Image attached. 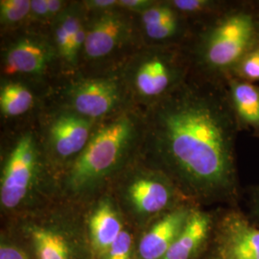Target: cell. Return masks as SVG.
<instances>
[{"label":"cell","instance_id":"9c48e42d","mask_svg":"<svg viewBox=\"0 0 259 259\" xmlns=\"http://www.w3.org/2000/svg\"><path fill=\"white\" fill-rule=\"evenodd\" d=\"M93 120L73 111H65L52 121L49 128V144L57 157L78 156L92 138Z\"/></svg>","mask_w":259,"mask_h":259},{"label":"cell","instance_id":"5b68a950","mask_svg":"<svg viewBox=\"0 0 259 259\" xmlns=\"http://www.w3.org/2000/svg\"><path fill=\"white\" fill-rule=\"evenodd\" d=\"M38 152L35 138H19L5 162L1 177L0 200L3 207L13 209L27 196L37 169Z\"/></svg>","mask_w":259,"mask_h":259},{"label":"cell","instance_id":"30bf717a","mask_svg":"<svg viewBox=\"0 0 259 259\" xmlns=\"http://www.w3.org/2000/svg\"><path fill=\"white\" fill-rule=\"evenodd\" d=\"M192 208L179 206L156 223L139 243L142 259L163 258L185 227Z\"/></svg>","mask_w":259,"mask_h":259},{"label":"cell","instance_id":"8992f818","mask_svg":"<svg viewBox=\"0 0 259 259\" xmlns=\"http://www.w3.org/2000/svg\"><path fill=\"white\" fill-rule=\"evenodd\" d=\"M67 99L71 111L93 120L116 110L122 100V89L112 78L87 79L69 89Z\"/></svg>","mask_w":259,"mask_h":259},{"label":"cell","instance_id":"d4e9b609","mask_svg":"<svg viewBox=\"0 0 259 259\" xmlns=\"http://www.w3.org/2000/svg\"><path fill=\"white\" fill-rule=\"evenodd\" d=\"M0 259H28L26 254L16 247L2 245L0 248Z\"/></svg>","mask_w":259,"mask_h":259},{"label":"cell","instance_id":"83f0119b","mask_svg":"<svg viewBox=\"0 0 259 259\" xmlns=\"http://www.w3.org/2000/svg\"><path fill=\"white\" fill-rule=\"evenodd\" d=\"M251 206L255 217L259 220V185H257L251 194Z\"/></svg>","mask_w":259,"mask_h":259},{"label":"cell","instance_id":"9a60e30c","mask_svg":"<svg viewBox=\"0 0 259 259\" xmlns=\"http://www.w3.org/2000/svg\"><path fill=\"white\" fill-rule=\"evenodd\" d=\"M211 224L208 214L192 209L184 229L163 259H191L205 240Z\"/></svg>","mask_w":259,"mask_h":259},{"label":"cell","instance_id":"d6986e66","mask_svg":"<svg viewBox=\"0 0 259 259\" xmlns=\"http://www.w3.org/2000/svg\"><path fill=\"white\" fill-rule=\"evenodd\" d=\"M182 15L199 16L206 14L219 15L230 3L211 0H173L168 1Z\"/></svg>","mask_w":259,"mask_h":259},{"label":"cell","instance_id":"8fae6325","mask_svg":"<svg viewBox=\"0 0 259 259\" xmlns=\"http://www.w3.org/2000/svg\"><path fill=\"white\" fill-rule=\"evenodd\" d=\"M53 57V49L42 38L22 37L9 47L5 55L6 73L40 74Z\"/></svg>","mask_w":259,"mask_h":259},{"label":"cell","instance_id":"44dd1931","mask_svg":"<svg viewBox=\"0 0 259 259\" xmlns=\"http://www.w3.org/2000/svg\"><path fill=\"white\" fill-rule=\"evenodd\" d=\"M232 77L249 83H259V46L241 60Z\"/></svg>","mask_w":259,"mask_h":259},{"label":"cell","instance_id":"ffe728a7","mask_svg":"<svg viewBox=\"0 0 259 259\" xmlns=\"http://www.w3.org/2000/svg\"><path fill=\"white\" fill-rule=\"evenodd\" d=\"M31 13L29 0H2L0 2V19L4 25L16 24Z\"/></svg>","mask_w":259,"mask_h":259},{"label":"cell","instance_id":"f1b7e54d","mask_svg":"<svg viewBox=\"0 0 259 259\" xmlns=\"http://www.w3.org/2000/svg\"><path fill=\"white\" fill-rule=\"evenodd\" d=\"M254 3H255V5H256V7H257V9H258L259 11V1H255Z\"/></svg>","mask_w":259,"mask_h":259},{"label":"cell","instance_id":"603a6c76","mask_svg":"<svg viewBox=\"0 0 259 259\" xmlns=\"http://www.w3.org/2000/svg\"><path fill=\"white\" fill-rule=\"evenodd\" d=\"M154 2L149 0H120L118 1V7L123 9L135 11V12H144L149 9Z\"/></svg>","mask_w":259,"mask_h":259},{"label":"cell","instance_id":"6da1fadb","mask_svg":"<svg viewBox=\"0 0 259 259\" xmlns=\"http://www.w3.org/2000/svg\"><path fill=\"white\" fill-rule=\"evenodd\" d=\"M151 122L152 150L197 197L236 200L235 145L241 128L226 83L186 79L157 103Z\"/></svg>","mask_w":259,"mask_h":259},{"label":"cell","instance_id":"cb8c5ba5","mask_svg":"<svg viewBox=\"0 0 259 259\" xmlns=\"http://www.w3.org/2000/svg\"><path fill=\"white\" fill-rule=\"evenodd\" d=\"M88 8L95 12H106L114 9V7L118 6V1L115 0H91L83 2Z\"/></svg>","mask_w":259,"mask_h":259},{"label":"cell","instance_id":"4316f807","mask_svg":"<svg viewBox=\"0 0 259 259\" xmlns=\"http://www.w3.org/2000/svg\"><path fill=\"white\" fill-rule=\"evenodd\" d=\"M48 4V11H49V17H56L61 12H63L64 2L60 0H47Z\"/></svg>","mask_w":259,"mask_h":259},{"label":"cell","instance_id":"484cf974","mask_svg":"<svg viewBox=\"0 0 259 259\" xmlns=\"http://www.w3.org/2000/svg\"><path fill=\"white\" fill-rule=\"evenodd\" d=\"M31 14L39 19H47L49 17L47 0H33L31 1Z\"/></svg>","mask_w":259,"mask_h":259},{"label":"cell","instance_id":"3957f363","mask_svg":"<svg viewBox=\"0 0 259 259\" xmlns=\"http://www.w3.org/2000/svg\"><path fill=\"white\" fill-rule=\"evenodd\" d=\"M137 137V122L128 114L102 125L75 158L68 176L71 189L89 188L111 173L127 157Z\"/></svg>","mask_w":259,"mask_h":259},{"label":"cell","instance_id":"52a82bcc","mask_svg":"<svg viewBox=\"0 0 259 259\" xmlns=\"http://www.w3.org/2000/svg\"><path fill=\"white\" fill-rule=\"evenodd\" d=\"M215 259H259V230L239 210H229L219 223Z\"/></svg>","mask_w":259,"mask_h":259},{"label":"cell","instance_id":"5bb4252c","mask_svg":"<svg viewBox=\"0 0 259 259\" xmlns=\"http://www.w3.org/2000/svg\"><path fill=\"white\" fill-rule=\"evenodd\" d=\"M87 37L81 13L75 7L64 10L57 19L55 44L59 54L66 63L74 65Z\"/></svg>","mask_w":259,"mask_h":259},{"label":"cell","instance_id":"4fadbf2b","mask_svg":"<svg viewBox=\"0 0 259 259\" xmlns=\"http://www.w3.org/2000/svg\"><path fill=\"white\" fill-rule=\"evenodd\" d=\"M226 90L241 130H251L259 138V85L232 77L226 82Z\"/></svg>","mask_w":259,"mask_h":259},{"label":"cell","instance_id":"7c38bea8","mask_svg":"<svg viewBox=\"0 0 259 259\" xmlns=\"http://www.w3.org/2000/svg\"><path fill=\"white\" fill-rule=\"evenodd\" d=\"M127 197L141 214H154L167 208L175 198L172 185L161 179L141 177L128 187Z\"/></svg>","mask_w":259,"mask_h":259},{"label":"cell","instance_id":"7402d4cb","mask_svg":"<svg viewBox=\"0 0 259 259\" xmlns=\"http://www.w3.org/2000/svg\"><path fill=\"white\" fill-rule=\"evenodd\" d=\"M131 247L132 237L129 232L122 231L108 250L106 254L107 259H130Z\"/></svg>","mask_w":259,"mask_h":259},{"label":"cell","instance_id":"7a4b0ae2","mask_svg":"<svg viewBox=\"0 0 259 259\" xmlns=\"http://www.w3.org/2000/svg\"><path fill=\"white\" fill-rule=\"evenodd\" d=\"M259 46V11L254 2H234L215 16L194 49L198 66L208 78L226 82L241 60Z\"/></svg>","mask_w":259,"mask_h":259},{"label":"cell","instance_id":"277c9868","mask_svg":"<svg viewBox=\"0 0 259 259\" xmlns=\"http://www.w3.org/2000/svg\"><path fill=\"white\" fill-rule=\"evenodd\" d=\"M189 66L176 48L140 56L130 69V83L140 98L159 102L187 79Z\"/></svg>","mask_w":259,"mask_h":259},{"label":"cell","instance_id":"ba28073f","mask_svg":"<svg viewBox=\"0 0 259 259\" xmlns=\"http://www.w3.org/2000/svg\"><path fill=\"white\" fill-rule=\"evenodd\" d=\"M127 18L115 10L101 12L87 27L83 52L89 59H102L113 52L127 38Z\"/></svg>","mask_w":259,"mask_h":259},{"label":"cell","instance_id":"e0dca14e","mask_svg":"<svg viewBox=\"0 0 259 259\" xmlns=\"http://www.w3.org/2000/svg\"><path fill=\"white\" fill-rule=\"evenodd\" d=\"M33 94L19 83H6L0 91V108L6 116H19L27 112L33 106Z\"/></svg>","mask_w":259,"mask_h":259},{"label":"cell","instance_id":"ac0fdd59","mask_svg":"<svg viewBox=\"0 0 259 259\" xmlns=\"http://www.w3.org/2000/svg\"><path fill=\"white\" fill-rule=\"evenodd\" d=\"M32 237L38 259H70L67 244L59 233L47 229H35Z\"/></svg>","mask_w":259,"mask_h":259},{"label":"cell","instance_id":"2e32d148","mask_svg":"<svg viewBox=\"0 0 259 259\" xmlns=\"http://www.w3.org/2000/svg\"><path fill=\"white\" fill-rule=\"evenodd\" d=\"M90 232L94 249L107 254L122 232L120 219L110 203L103 202L94 210L90 220Z\"/></svg>","mask_w":259,"mask_h":259}]
</instances>
